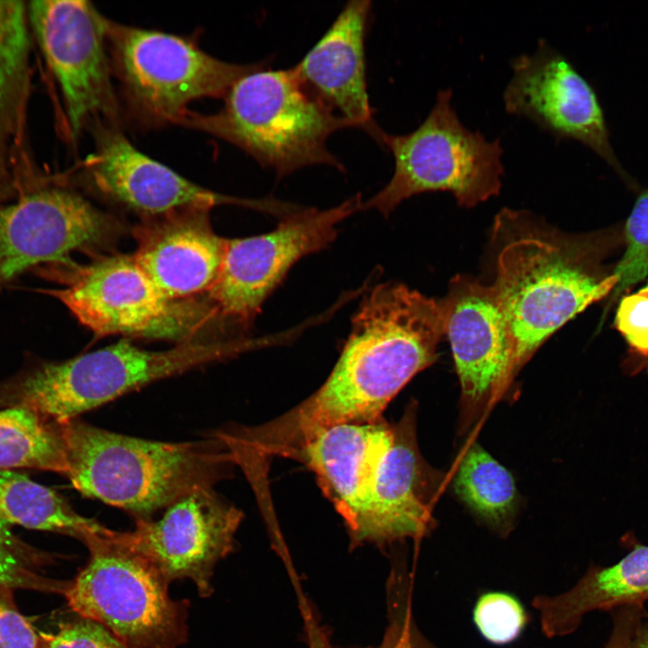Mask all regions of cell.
<instances>
[{
    "instance_id": "1",
    "label": "cell",
    "mask_w": 648,
    "mask_h": 648,
    "mask_svg": "<svg viewBox=\"0 0 648 648\" xmlns=\"http://www.w3.org/2000/svg\"><path fill=\"white\" fill-rule=\"evenodd\" d=\"M443 336L440 301L400 283L376 285L356 310L328 377L303 402L265 425L267 442L291 454L333 426L382 418L399 392L436 360Z\"/></svg>"
},
{
    "instance_id": "2",
    "label": "cell",
    "mask_w": 648,
    "mask_h": 648,
    "mask_svg": "<svg viewBox=\"0 0 648 648\" xmlns=\"http://www.w3.org/2000/svg\"><path fill=\"white\" fill-rule=\"evenodd\" d=\"M512 231L503 239L496 266V292L507 320L514 377L537 348L567 321L616 284L600 278L590 250L554 229L529 224L526 212L503 210Z\"/></svg>"
},
{
    "instance_id": "3",
    "label": "cell",
    "mask_w": 648,
    "mask_h": 648,
    "mask_svg": "<svg viewBox=\"0 0 648 648\" xmlns=\"http://www.w3.org/2000/svg\"><path fill=\"white\" fill-rule=\"evenodd\" d=\"M62 423L71 485L136 519L212 488L233 465L217 436L168 443L112 432L78 418Z\"/></svg>"
},
{
    "instance_id": "4",
    "label": "cell",
    "mask_w": 648,
    "mask_h": 648,
    "mask_svg": "<svg viewBox=\"0 0 648 648\" xmlns=\"http://www.w3.org/2000/svg\"><path fill=\"white\" fill-rule=\"evenodd\" d=\"M264 68L238 79L215 113L189 111L178 124L235 145L279 178L315 165L344 171L327 141L354 123L310 94L292 68Z\"/></svg>"
},
{
    "instance_id": "5",
    "label": "cell",
    "mask_w": 648,
    "mask_h": 648,
    "mask_svg": "<svg viewBox=\"0 0 648 648\" xmlns=\"http://www.w3.org/2000/svg\"><path fill=\"white\" fill-rule=\"evenodd\" d=\"M252 346L248 339L188 340L148 351L122 339L62 362L35 363L1 382L0 408L21 406L62 423L152 382Z\"/></svg>"
},
{
    "instance_id": "6",
    "label": "cell",
    "mask_w": 648,
    "mask_h": 648,
    "mask_svg": "<svg viewBox=\"0 0 648 648\" xmlns=\"http://www.w3.org/2000/svg\"><path fill=\"white\" fill-rule=\"evenodd\" d=\"M453 92L441 89L425 120L402 135L382 132V143L394 161L390 181L363 202L388 216L403 201L423 193L452 194L460 206L472 208L499 194L504 166L499 139L488 140L460 121Z\"/></svg>"
},
{
    "instance_id": "7",
    "label": "cell",
    "mask_w": 648,
    "mask_h": 648,
    "mask_svg": "<svg viewBox=\"0 0 648 648\" xmlns=\"http://www.w3.org/2000/svg\"><path fill=\"white\" fill-rule=\"evenodd\" d=\"M89 535L87 563L64 595L80 617L94 620L130 648H177L187 639L186 600H174L169 582L113 536Z\"/></svg>"
},
{
    "instance_id": "8",
    "label": "cell",
    "mask_w": 648,
    "mask_h": 648,
    "mask_svg": "<svg viewBox=\"0 0 648 648\" xmlns=\"http://www.w3.org/2000/svg\"><path fill=\"white\" fill-rule=\"evenodd\" d=\"M112 71L130 112L142 123H179L193 101L220 98L241 77L265 63L233 64L175 34L107 20Z\"/></svg>"
},
{
    "instance_id": "9",
    "label": "cell",
    "mask_w": 648,
    "mask_h": 648,
    "mask_svg": "<svg viewBox=\"0 0 648 648\" xmlns=\"http://www.w3.org/2000/svg\"><path fill=\"white\" fill-rule=\"evenodd\" d=\"M39 273L60 280L63 287L40 292L61 302L95 337L181 339L215 317L211 304L166 297L133 255L101 256L85 266H47Z\"/></svg>"
},
{
    "instance_id": "10",
    "label": "cell",
    "mask_w": 648,
    "mask_h": 648,
    "mask_svg": "<svg viewBox=\"0 0 648 648\" xmlns=\"http://www.w3.org/2000/svg\"><path fill=\"white\" fill-rule=\"evenodd\" d=\"M410 406L394 425L381 424L360 465L346 526L354 545L418 538L433 526L442 476L422 457Z\"/></svg>"
},
{
    "instance_id": "11",
    "label": "cell",
    "mask_w": 648,
    "mask_h": 648,
    "mask_svg": "<svg viewBox=\"0 0 648 648\" xmlns=\"http://www.w3.org/2000/svg\"><path fill=\"white\" fill-rule=\"evenodd\" d=\"M362 203L356 194L327 210L296 209L271 231L226 238L219 274L207 292L215 316L243 328L250 327L293 265L329 246L338 223Z\"/></svg>"
},
{
    "instance_id": "12",
    "label": "cell",
    "mask_w": 648,
    "mask_h": 648,
    "mask_svg": "<svg viewBox=\"0 0 648 648\" xmlns=\"http://www.w3.org/2000/svg\"><path fill=\"white\" fill-rule=\"evenodd\" d=\"M28 19L54 75L73 138L86 125L120 128V105L112 83L107 18L89 1L38 0Z\"/></svg>"
},
{
    "instance_id": "13",
    "label": "cell",
    "mask_w": 648,
    "mask_h": 648,
    "mask_svg": "<svg viewBox=\"0 0 648 648\" xmlns=\"http://www.w3.org/2000/svg\"><path fill=\"white\" fill-rule=\"evenodd\" d=\"M241 520V511L209 488L180 498L158 520L136 519L133 530L114 531L113 536L168 582L190 579L206 598L214 567L233 550Z\"/></svg>"
},
{
    "instance_id": "14",
    "label": "cell",
    "mask_w": 648,
    "mask_h": 648,
    "mask_svg": "<svg viewBox=\"0 0 648 648\" xmlns=\"http://www.w3.org/2000/svg\"><path fill=\"white\" fill-rule=\"evenodd\" d=\"M114 223L67 187L22 194L0 207V290L30 268L67 264L70 253L104 244Z\"/></svg>"
},
{
    "instance_id": "15",
    "label": "cell",
    "mask_w": 648,
    "mask_h": 648,
    "mask_svg": "<svg viewBox=\"0 0 648 648\" xmlns=\"http://www.w3.org/2000/svg\"><path fill=\"white\" fill-rule=\"evenodd\" d=\"M440 302L461 385L462 425L469 427L513 379L508 328L492 284L472 276L454 277Z\"/></svg>"
},
{
    "instance_id": "16",
    "label": "cell",
    "mask_w": 648,
    "mask_h": 648,
    "mask_svg": "<svg viewBox=\"0 0 648 648\" xmlns=\"http://www.w3.org/2000/svg\"><path fill=\"white\" fill-rule=\"evenodd\" d=\"M511 68L503 93L508 114L531 121L556 139L580 141L618 167L596 94L561 52L541 40L533 54L513 58Z\"/></svg>"
},
{
    "instance_id": "17",
    "label": "cell",
    "mask_w": 648,
    "mask_h": 648,
    "mask_svg": "<svg viewBox=\"0 0 648 648\" xmlns=\"http://www.w3.org/2000/svg\"><path fill=\"white\" fill-rule=\"evenodd\" d=\"M95 149L83 164L84 176L105 197L144 217L186 207L236 204L268 208V202L218 194L182 176L135 148L119 127L94 126Z\"/></svg>"
},
{
    "instance_id": "18",
    "label": "cell",
    "mask_w": 648,
    "mask_h": 648,
    "mask_svg": "<svg viewBox=\"0 0 648 648\" xmlns=\"http://www.w3.org/2000/svg\"><path fill=\"white\" fill-rule=\"evenodd\" d=\"M210 211L186 207L148 216L133 230L138 265L170 300L208 292L219 274L226 238L213 230Z\"/></svg>"
},
{
    "instance_id": "19",
    "label": "cell",
    "mask_w": 648,
    "mask_h": 648,
    "mask_svg": "<svg viewBox=\"0 0 648 648\" xmlns=\"http://www.w3.org/2000/svg\"><path fill=\"white\" fill-rule=\"evenodd\" d=\"M370 10L369 0L349 1L292 68L310 94L381 143L383 130L373 119L366 85L364 40Z\"/></svg>"
},
{
    "instance_id": "20",
    "label": "cell",
    "mask_w": 648,
    "mask_h": 648,
    "mask_svg": "<svg viewBox=\"0 0 648 648\" xmlns=\"http://www.w3.org/2000/svg\"><path fill=\"white\" fill-rule=\"evenodd\" d=\"M645 600L648 546L639 545L612 566L589 569L562 593L535 597L532 606L544 634L554 638L572 634L590 612L643 605Z\"/></svg>"
},
{
    "instance_id": "21",
    "label": "cell",
    "mask_w": 648,
    "mask_h": 648,
    "mask_svg": "<svg viewBox=\"0 0 648 648\" xmlns=\"http://www.w3.org/2000/svg\"><path fill=\"white\" fill-rule=\"evenodd\" d=\"M0 519L7 524L50 531L82 542L107 527L85 518L55 490L14 470H0Z\"/></svg>"
},
{
    "instance_id": "22",
    "label": "cell",
    "mask_w": 648,
    "mask_h": 648,
    "mask_svg": "<svg viewBox=\"0 0 648 648\" xmlns=\"http://www.w3.org/2000/svg\"><path fill=\"white\" fill-rule=\"evenodd\" d=\"M21 468L67 475L63 423L21 406L0 408V470Z\"/></svg>"
},
{
    "instance_id": "23",
    "label": "cell",
    "mask_w": 648,
    "mask_h": 648,
    "mask_svg": "<svg viewBox=\"0 0 648 648\" xmlns=\"http://www.w3.org/2000/svg\"><path fill=\"white\" fill-rule=\"evenodd\" d=\"M28 13L20 1H0V155L16 140L29 92Z\"/></svg>"
},
{
    "instance_id": "24",
    "label": "cell",
    "mask_w": 648,
    "mask_h": 648,
    "mask_svg": "<svg viewBox=\"0 0 648 648\" xmlns=\"http://www.w3.org/2000/svg\"><path fill=\"white\" fill-rule=\"evenodd\" d=\"M459 498L501 534L511 527L517 490L511 473L477 444L461 459L454 481Z\"/></svg>"
},
{
    "instance_id": "25",
    "label": "cell",
    "mask_w": 648,
    "mask_h": 648,
    "mask_svg": "<svg viewBox=\"0 0 648 648\" xmlns=\"http://www.w3.org/2000/svg\"><path fill=\"white\" fill-rule=\"evenodd\" d=\"M50 562V554L22 541L0 519V588L63 594L68 581L43 572Z\"/></svg>"
},
{
    "instance_id": "26",
    "label": "cell",
    "mask_w": 648,
    "mask_h": 648,
    "mask_svg": "<svg viewBox=\"0 0 648 648\" xmlns=\"http://www.w3.org/2000/svg\"><path fill=\"white\" fill-rule=\"evenodd\" d=\"M473 619L485 639L496 644H504L519 635L527 618L515 598L506 593L489 592L477 600Z\"/></svg>"
},
{
    "instance_id": "27",
    "label": "cell",
    "mask_w": 648,
    "mask_h": 648,
    "mask_svg": "<svg viewBox=\"0 0 648 648\" xmlns=\"http://www.w3.org/2000/svg\"><path fill=\"white\" fill-rule=\"evenodd\" d=\"M626 250L615 269L614 295L648 274V190L637 198L626 227Z\"/></svg>"
},
{
    "instance_id": "28",
    "label": "cell",
    "mask_w": 648,
    "mask_h": 648,
    "mask_svg": "<svg viewBox=\"0 0 648 648\" xmlns=\"http://www.w3.org/2000/svg\"><path fill=\"white\" fill-rule=\"evenodd\" d=\"M408 583L402 573L393 576L389 624L378 648H436L425 639L415 625Z\"/></svg>"
},
{
    "instance_id": "29",
    "label": "cell",
    "mask_w": 648,
    "mask_h": 648,
    "mask_svg": "<svg viewBox=\"0 0 648 648\" xmlns=\"http://www.w3.org/2000/svg\"><path fill=\"white\" fill-rule=\"evenodd\" d=\"M40 648H130L103 625L84 617L40 634Z\"/></svg>"
},
{
    "instance_id": "30",
    "label": "cell",
    "mask_w": 648,
    "mask_h": 648,
    "mask_svg": "<svg viewBox=\"0 0 648 648\" xmlns=\"http://www.w3.org/2000/svg\"><path fill=\"white\" fill-rule=\"evenodd\" d=\"M0 648H40V635L20 613L8 588H0Z\"/></svg>"
},
{
    "instance_id": "31",
    "label": "cell",
    "mask_w": 648,
    "mask_h": 648,
    "mask_svg": "<svg viewBox=\"0 0 648 648\" xmlns=\"http://www.w3.org/2000/svg\"><path fill=\"white\" fill-rule=\"evenodd\" d=\"M616 326L635 352L648 356V295L624 297L616 314Z\"/></svg>"
},
{
    "instance_id": "32",
    "label": "cell",
    "mask_w": 648,
    "mask_h": 648,
    "mask_svg": "<svg viewBox=\"0 0 648 648\" xmlns=\"http://www.w3.org/2000/svg\"><path fill=\"white\" fill-rule=\"evenodd\" d=\"M642 613L640 606L617 608L614 616L612 633L605 648H629Z\"/></svg>"
},
{
    "instance_id": "33",
    "label": "cell",
    "mask_w": 648,
    "mask_h": 648,
    "mask_svg": "<svg viewBox=\"0 0 648 648\" xmlns=\"http://www.w3.org/2000/svg\"><path fill=\"white\" fill-rule=\"evenodd\" d=\"M305 614V629L309 648H338L333 645L326 629L320 626L310 611Z\"/></svg>"
},
{
    "instance_id": "34",
    "label": "cell",
    "mask_w": 648,
    "mask_h": 648,
    "mask_svg": "<svg viewBox=\"0 0 648 648\" xmlns=\"http://www.w3.org/2000/svg\"><path fill=\"white\" fill-rule=\"evenodd\" d=\"M629 648H648V613L642 614Z\"/></svg>"
},
{
    "instance_id": "35",
    "label": "cell",
    "mask_w": 648,
    "mask_h": 648,
    "mask_svg": "<svg viewBox=\"0 0 648 648\" xmlns=\"http://www.w3.org/2000/svg\"><path fill=\"white\" fill-rule=\"evenodd\" d=\"M639 293L648 295V284L644 288L640 290Z\"/></svg>"
},
{
    "instance_id": "36",
    "label": "cell",
    "mask_w": 648,
    "mask_h": 648,
    "mask_svg": "<svg viewBox=\"0 0 648 648\" xmlns=\"http://www.w3.org/2000/svg\"><path fill=\"white\" fill-rule=\"evenodd\" d=\"M0 194H1V193H0Z\"/></svg>"
}]
</instances>
